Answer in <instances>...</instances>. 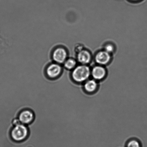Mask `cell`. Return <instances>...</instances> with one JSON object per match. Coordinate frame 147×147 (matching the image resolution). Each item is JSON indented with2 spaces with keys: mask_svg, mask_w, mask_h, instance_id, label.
Segmentation results:
<instances>
[{
  "mask_svg": "<svg viewBox=\"0 0 147 147\" xmlns=\"http://www.w3.org/2000/svg\"><path fill=\"white\" fill-rule=\"evenodd\" d=\"M62 68L60 65L57 63H52L47 67L46 74L50 79L57 78L61 74Z\"/></svg>",
  "mask_w": 147,
  "mask_h": 147,
  "instance_id": "277c9868",
  "label": "cell"
},
{
  "mask_svg": "<svg viewBox=\"0 0 147 147\" xmlns=\"http://www.w3.org/2000/svg\"><path fill=\"white\" fill-rule=\"evenodd\" d=\"M67 53L65 48L58 47L55 49L52 53L53 60L56 63L62 64L67 60Z\"/></svg>",
  "mask_w": 147,
  "mask_h": 147,
  "instance_id": "3957f363",
  "label": "cell"
},
{
  "mask_svg": "<svg viewBox=\"0 0 147 147\" xmlns=\"http://www.w3.org/2000/svg\"><path fill=\"white\" fill-rule=\"evenodd\" d=\"M21 123L18 119H14V120L13 121V124L14 126H16V125L20 124Z\"/></svg>",
  "mask_w": 147,
  "mask_h": 147,
  "instance_id": "4fadbf2b",
  "label": "cell"
},
{
  "mask_svg": "<svg viewBox=\"0 0 147 147\" xmlns=\"http://www.w3.org/2000/svg\"><path fill=\"white\" fill-rule=\"evenodd\" d=\"M98 83L97 81L94 79L86 80L84 82V88L86 92L89 93H94L97 89Z\"/></svg>",
  "mask_w": 147,
  "mask_h": 147,
  "instance_id": "9c48e42d",
  "label": "cell"
},
{
  "mask_svg": "<svg viewBox=\"0 0 147 147\" xmlns=\"http://www.w3.org/2000/svg\"><path fill=\"white\" fill-rule=\"evenodd\" d=\"M132 1H139V0H132Z\"/></svg>",
  "mask_w": 147,
  "mask_h": 147,
  "instance_id": "5bb4252c",
  "label": "cell"
},
{
  "mask_svg": "<svg viewBox=\"0 0 147 147\" xmlns=\"http://www.w3.org/2000/svg\"><path fill=\"white\" fill-rule=\"evenodd\" d=\"M34 119V114L31 110H23L19 115L18 119L21 123L24 125L29 124L33 121Z\"/></svg>",
  "mask_w": 147,
  "mask_h": 147,
  "instance_id": "5b68a950",
  "label": "cell"
},
{
  "mask_svg": "<svg viewBox=\"0 0 147 147\" xmlns=\"http://www.w3.org/2000/svg\"><path fill=\"white\" fill-rule=\"evenodd\" d=\"M105 50L108 53H110L113 51L114 48L113 46L111 45H108L105 47Z\"/></svg>",
  "mask_w": 147,
  "mask_h": 147,
  "instance_id": "7c38bea8",
  "label": "cell"
},
{
  "mask_svg": "<svg viewBox=\"0 0 147 147\" xmlns=\"http://www.w3.org/2000/svg\"><path fill=\"white\" fill-rule=\"evenodd\" d=\"M95 60L99 64H106L110 60V56L109 53L106 51H99L96 54Z\"/></svg>",
  "mask_w": 147,
  "mask_h": 147,
  "instance_id": "52a82bcc",
  "label": "cell"
},
{
  "mask_svg": "<svg viewBox=\"0 0 147 147\" xmlns=\"http://www.w3.org/2000/svg\"><path fill=\"white\" fill-rule=\"evenodd\" d=\"M91 73L94 79L96 81L100 80L104 78L106 75V72L103 67L97 66L93 68Z\"/></svg>",
  "mask_w": 147,
  "mask_h": 147,
  "instance_id": "8992f818",
  "label": "cell"
},
{
  "mask_svg": "<svg viewBox=\"0 0 147 147\" xmlns=\"http://www.w3.org/2000/svg\"><path fill=\"white\" fill-rule=\"evenodd\" d=\"M90 74L89 67L86 65L82 64L74 69L71 76L74 81L78 83H82L87 80Z\"/></svg>",
  "mask_w": 147,
  "mask_h": 147,
  "instance_id": "6da1fadb",
  "label": "cell"
},
{
  "mask_svg": "<svg viewBox=\"0 0 147 147\" xmlns=\"http://www.w3.org/2000/svg\"><path fill=\"white\" fill-rule=\"evenodd\" d=\"M78 61L83 65L88 64L90 62L91 56L90 53L86 50H81L78 52L77 55Z\"/></svg>",
  "mask_w": 147,
  "mask_h": 147,
  "instance_id": "ba28073f",
  "label": "cell"
},
{
  "mask_svg": "<svg viewBox=\"0 0 147 147\" xmlns=\"http://www.w3.org/2000/svg\"><path fill=\"white\" fill-rule=\"evenodd\" d=\"M28 135V128L22 123L14 126L11 130V138L17 142H22L27 138Z\"/></svg>",
  "mask_w": 147,
  "mask_h": 147,
  "instance_id": "7a4b0ae2",
  "label": "cell"
},
{
  "mask_svg": "<svg viewBox=\"0 0 147 147\" xmlns=\"http://www.w3.org/2000/svg\"><path fill=\"white\" fill-rule=\"evenodd\" d=\"M126 147H142V145L139 141L134 139L127 142Z\"/></svg>",
  "mask_w": 147,
  "mask_h": 147,
  "instance_id": "8fae6325",
  "label": "cell"
},
{
  "mask_svg": "<svg viewBox=\"0 0 147 147\" xmlns=\"http://www.w3.org/2000/svg\"><path fill=\"white\" fill-rule=\"evenodd\" d=\"M64 63V67L69 70L74 69L76 64V60L71 58L67 59Z\"/></svg>",
  "mask_w": 147,
  "mask_h": 147,
  "instance_id": "30bf717a",
  "label": "cell"
}]
</instances>
